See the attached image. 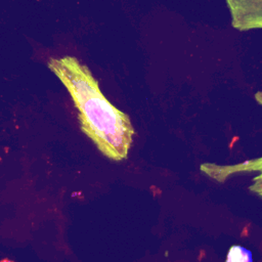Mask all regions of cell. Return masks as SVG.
Masks as SVG:
<instances>
[{
  "label": "cell",
  "instance_id": "obj_3",
  "mask_svg": "<svg viewBox=\"0 0 262 262\" xmlns=\"http://www.w3.org/2000/svg\"><path fill=\"white\" fill-rule=\"evenodd\" d=\"M226 262H253L252 253L241 246H232L226 257Z\"/></svg>",
  "mask_w": 262,
  "mask_h": 262
},
{
  "label": "cell",
  "instance_id": "obj_4",
  "mask_svg": "<svg viewBox=\"0 0 262 262\" xmlns=\"http://www.w3.org/2000/svg\"><path fill=\"white\" fill-rule=\"evenodd\" d=\"M0 262H13V261H11V260H9V259H2V260H0Z\"/></svg>",
  "mask_w": 262,
  "mask_h": 262
},
{
  "label": "cell",
  "instance_id": "obj_1",
  "mask_svg": "<svg viewBox=\"0 0 262 262\" xmlns=\"http://www.w3.org/2000/svg\"><path fill=\"white\" fill-rule=\"evenodd\" d=\"M48 68L69 91L82 132L107 159L126 160L135 130L129 116L102 94L89 68L71 55L51 58Z\"/></svg>",
  "mask_w": 262,
  "mask_h": 262
},
{
  "label": "cell",
  "instance_id": "obj_2",
  "mask_svg": "<svg viewBox=\"0 0 262 262\" xmlns=\"http://www.w3.org/2000/svg\"><path fill=\"white\" fill-rule=\"evenodd\" d=\"M231 14V26L247 32L262 27V0H225Z\"/></svg>",
  "mask_w": 262,
  "mask_h": 262
}]
</instances>
